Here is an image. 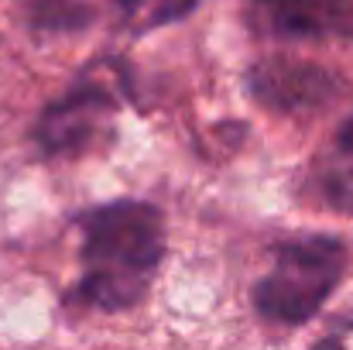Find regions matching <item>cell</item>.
<instances>
[{
	"label": "cell",
	"instance_id": "cell-7",
	"mask_svg": "<svg viewBox=\"0 0 353 350\" xmlns=\"http://www.w3.org/2000/svg\"><path fill=\"white\" fill-rule=\"evenodd\" d=\"M123 21L134 31H151L172 21H182L185 14H192L203 0H117Z\"/></svg>",
	"mask_w": 353,
	"mask_h": 350
},
{
	"label": "cell",
	"instance_id": "cell-6",
	"mask_svg": "<svg viewBox=\"0 0 353 350\" xmlns=\"http://www.w3.org/2000/svg\"><path fill=\"white\" fill-rule=\"evenodd\" d=\"M319 189L336 210L353 213V117L319 158Z\"/></svg>",
	"mask_w": 353,
	"mask_h": 350
},
{
	"label": "cell",
	"instance_id": "cell-1",
	"mask_svg": "<svg viewBox=\"0 0 353 350\" xmlns=\"http://www.w3.org/2000/svg\"><path fill=\"white\" fill-rule=\"evenodd\" d=\"M83 282L76 295L93 309H127L134 306L165 254L161 213L148 203L120 200L83 213Z\"/></svg>",
	"mask_w": 353,
	"mask_h": 350
},
{
	"label": "cell",
	"instance_id": "cell-3",
	"mask_svg": "<svg viewBox=\"0 0 353 350\" xmlns=\"http://www.w3.org/2000/svg\"><path fill=\"white\" fill-rule=\"evenodd\" d=\"M110 114H114V93L97 83H83L65 100L45 110L34 127V137L48 155H76L90 148L100 130H107Z\"/></svg>",
	"mask_w": 353,
	"mask_h": 350
},
{
	"label": "cell",
	"instance_id": "cell-5",
	"mask_svg": "<svg viewBox=\"0 0 353 350\" xmlns=\"http://www.w3.org/2000/svg\"><path fill=\"white\" fill-rule=\"evenodd\" d=\"M250 93L271 110H312L336 93V79L299 59H264L250 69Z\"/></svg>",
	"mask_w": 353,
	"mask_h": 350
},
{
	"label": "cell",
	"instance_id": "cell-4",
	"mask_svg": "<svg viewBox=\"0 0 353 350\" xmlns=\"http://www.w3.org/2000/svg\"><path fill=\"white\" fill-rule=\"evenodd\" d=\"M250 17L278 38L353 35V0H250Z\"/></svg>",
	"mask_w": 353,
	"mask_h": 350
},
{
	"label": "cell",
	"instance_id": "cell-2",
	"mask_svg": "<svg viewBox=\"0 0 353 350\" xmlns=\"http://www.w3.org/2000/svg\"><path fill=\"white\" fill-rule=\"evenodd\" d=\"M347 251L336 237H302L274 251L271 271L254 289V306L264 320L295 327L319 313L340 285Z\"/></svg>",
	"mask_w": 353,
	"mask_h": 350
}]
</instances>
